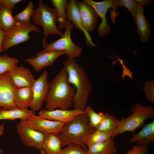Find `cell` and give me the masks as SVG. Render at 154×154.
<instances>
[{"label":"cell","instance_id":"obj_14","mask_svg":"<svg viewBox=\"0 0 154 154\" xmlns=\"http://www.w3.org/2000/svg\"><path fill=\"white\" fill-rule=\"evenodd\" d=\"M84 113V110L74 108L72 110L44 109L39 112L38 115L50 120L65 124L73 120L78 115Z\"/></svg>","mask_w":154,"mask_h":154},{"label":"cell","instance_id":"obj_39","mask_svg":"<svg viewBox=\"0 0 154 154\" xmlns=\"http://www.w3.org/2000/svg\"><path fill=\"white\" fill-rule=\"evenodd\" d=\"M40 154H46L44 150L43 149L40 150Z\"/></svg>","mask_w":154,"mask_h":154},{"label":"cell","instance_id":"obj_26","mask_svg":"<svg viewBox=\"0 0 154 154\" xmlns=\"http://www.w3.org/2000/svg\"><path fill=\"white\" fill-rule=\"evenodd\" d=\"M113 131H106L95 129L87 139L86 144L88 146L102 143L112 138Z\"/></svg>","mask_w":154,"mask_h":154},{"label":"cell","instance_id":"obj_3","mask_svg":"<svg viewBox=\"0 0 154 154\" xmlns=\"http://www.w3.org/2000/svg\"><path fill=\"white\" fill-rule=\"evenodd\" d=\"M88 122V117L84 113L78 115L73 120L65 123L62 132L58 134L62 147L70 144H76L87 151L86 140L95 129L90 127Z\"/></svg>","mask_w":154,"mask_h":154},{"label":"cell","instance_id":"obj_34","mask_svg":"<svg viewBox=\"0 0 154 154\" xmlns=\"http://www.w3.org/2000/svg\"><path fill=\"white\" fill-rule=\"evenodd\" d=\"M148 145H135L128 150L125 154H147Z\"/></svg>","mask_w":154,"mask_h":154},{"label":"cell","instance_id":"obj_27","mask_svg":"<svg viewBox=\"0 0 154 154\" xmlns=\"http://www.w3.org/2000/svg\"><path fill=\"white\" fill-rule=\"evenodd\" d=\"M119 121L115 116L106 113L100 124L96 129L103 131H113L117 127Z\"/></svg>","mask_w":154,"mask_h":154},{"label":"cell","instance_id":"obj_13","mask_svg":"<svg viewBox=\"0 0 154 154\" xmlns=\"http://www.w3.org/2000/svg\"><path fill=\"white\" fill-rule=\"evenodd\" d=\"M66 54L64 52L51 50L39 52L35 56L24 60L31 65L36 72L52 66L56 59L60 56Z\"/></svg>","mask_w":154,"mask_h":154},{"label":"cell","instance_id":"obj_23","mask_svg":"<svg viewBox=\"0 0 154 154\" xmlns=\"http://www.w3.org/2000/svg\"><path fill=\"white\" fill-rule=\"evenodd\" d=\"M62 144L58 134H46L43 144V149L46 154H58L62 149Z\"/></svg>","mask_w":154,"mask_h":154},{"label":"cell","instance_id":"obj_9","mask_svg":"<svg viewBox=\"0 0 154 154\" xmlns=\"http://www.w3.org/2000/svg\"><path fill=\"white\" fill-rule=\"evenodd\" d=\"M16 130L21 141L25 145L40 150L43 149L46 135L33 128L27 119L21 120L17 125Z\"/></svg>","mask_w":154,"mask_h":154},{"label":"cell","instance_id":"obj_36","mask_svg":"<svg viewBox=\"0 0 154 154\" xmlns=\"http://www.w3.org/2000/svg\"><path fill=\"white\" fill-rule=\"evenodd\" d=\"M5 32V31L0 27V54L3 51L2 45Z\"/></svg>","mask_w":154,"mask_h":154},{"label":"cell","instance_id":"obj_42","mask_svg":"<svg viewBox=\"0 0 154 154\" xmlns=\"http://www.w3.org/2000/svg\"><path fill=\"white\" fill-rule=\"evenodd\" d=\"M1 108H0V110H1Z\"/></svg>","mask_w":154,"mask_h":154},{"label":"cell","instance_id":"obj_18","mask_svg":"<svg viewBox=\"0 0 154 154\" xmlns=\"http://www.w3.org/2000/svg\"><path fill=\"white\" fill-rule=\"evenodd\" d=\"M136 2L138 6L135 20L137 32L140 36L141 41L146 42L149 37L150 28L144 15V5L140 3Z\"/></svg>","mask_w":154,"mask_h":154},{"label":"cell","instance_id":"obj_15","mask_svg":"<svg viewBox=\"0 0 154 154\" xmlns=\"http://www.w3.org/2000/svg\"><path fill=\"white\" fill-rule=\"evenodd\" d=\"M75 0H70L68 2L66 13L68 21L72 22L74 25L78 29L81 31L86 38V43L88 46H94L95 45L88 32L85 29Z\"/></svg>","mask_w":154,"mask_h":154},{"label":"cell","instance_id":"obj_6","mask_svg":"<svg viewBox=\"0 0 154 154\" xmlns=\"http://www.w3.org/2000/svg\"><path fill=\"white\" fill-rule=\"evenodd\" d=\"M31 31L41 33L37 25L30 23L16 22L12 28L5 32L2 45L3 51L29 40V33Z\"/></svg>","mask_w":154,"mask_h":154},{"label":"cell","instance_id":"obj_16","mask_svg":"<svg viewBox=\"0 0 154 154\" xmlns=\"http://www.w3.org/2000/svg\"><path fill=\"white\" fill-rule=\"evenodd\" d=\"M16 88L32 87L35 79L30 70L23 66H16L9 72Z\"/></svg>","mask_w":154,"mask_h":154},{"label":"cell","instance_id":"obj_4","mask_svg":"<svg viewBox=\"0 0 154 154\" xmlns=\"http://www.w3.org/2000/svg\"><path fill=\"white\" fill-rule=\"evenodd\" d=\"M32 19L33 24L43 28L44 35L42 43L43 48L48 44L46 40L49 35L56 34L61 36L63 34L56 25L58 18L55 9L46 5L42 0L39 1L37 7L34 9Z\"/></svg>","mask_w":154,"mask_h":154},{"label":"cell","instance_id":"obj_21","mask_svg":"<svg viewBox=\"0 0 154 154\" xmlns=\"http://www.w3.org/2000/svg\"><path fill=\"white\" fill-rule=\"evenodd\" d=\"M35 112L31 110L22 109L17 108L7 110L1 108L0 110V120H13L17 119H28Z\"/></svg>","mask_w":154,"mask_h":154},{"label":"cell","instance_id":"obj_2","mask_svg":"<svg viewBox=\"0 0 154 154\" xmlns=\"http://www.w3.org/2000/svg\"><path fill=\"white\" fill-rule=\"evenodd\" d=\"M76 93L75 88L69 83L67 74L62 68L50 82L45 100L46 109L68 110L73 104Z\"/></svg>","mask_w":154,"mask_h":154},{"label":"cell","instance_id":"obj_35","mask_svg":"<svg viewBox=\"0 0 154 154\" xmlns=\"http://www.w3.org/2000/svg\"><path fill=\"white\" fill-rule=\"evenodd\" d=\"M22 1L21 0H0V2L13 10L14 8L15 5Z\"/></svg>","mask_w":154,"mask_h":154},{"label":"cell","instance_id":"obj_33","mask_svg":"<svg viewBox=\"0 0 154 154\" xmlns=\"http://www.w3.org/2000/svg\"><path fill=\"white\" fill-rule=\"evenodd\" d=\"M143 89L147 99L151 102L154 103L153 80L146 82Z\"/></svg>","mask_w":154,"mask_h":154},{"label":"cell","instance_id":"obj_29","mask_svg":"<svg viewBox=\"0 0 154 154\" xmlns=\"http://www.w3.org/2000/svg\"><path fill=\"white\" fill-rule=\"evenodd\" d=\"M18 59L9 56L7 53L0 56V75L9 72L17 66Z\"/></svg>","mask_w":154,"mask_h":154},{"label":"cell","instance_id":"obj_11","mask_svg":"<svg viewBox=\"0 0 154 154\" xmlns=\"http://www.w3.org/2000/svg\"><path fill=\"white\" fill-rule=\"evenodd\" d=\"M15 88L9 72L0 75V108L7 110L17 108L14 97Z\"/></svg>","mask_w":154,"mask_h":154},{"label":"cell","instance_id":"obj_19","mask_svg":"<svg viewBox=\"0 0 154 154\" xmlns=\"http://www.w3.org/2000/svg\"><path fill=\"white\" fill-rule=\"evenodd\" d=\"M130 142L139 145H148L154 142V120L144 125L138 133H133Z\"/></svg>","mask_w":154,"mask_h":154},{"label":"cell","instance_id":"obj_20","mask_svg":"<svg viewBox=\"0 0 154 154\" xmlns=\"http://www.w3.org/2000/svg\"><path fill=\"white\" fill-rule=\"evenodd\" d=\"M14 97L17 108L22 109H28L33 99L32 87L16 88L14 91Z\"/></svg>","mask_w":154,"mask_h":154},{"label":"cell","instance_id":"obj_10","mask_svg":"<svg viewBox=\"0 0 154 154\" xmlns=\"http://www.w3.org/2000/svg\"><path fill=\"white\" fill-rule=\"evenodd\" d=\"M48 77L47 72L44 71L40 76L35 79L32 86L33 97L29 107L34 112L41 108L47 95L50 85Z\"/></svg>","mask_w":154,"mask_h":154},{"label":"cell","instance_id":"obj_25","mask_svg":"<svg viewBox=\"0 0 154 154\" xmlns=\"http://www.w3.org/2000/svg\"><path fill=\"white\" fill-rule=\"evenodd\" d=\"M13 10L2 4L0 6V27L5 31L10 29L16 22L12 15Z\"/></svg>","mask_w":154,"mask_h":154},{"label":"cell","instance_id":"obj_5","mask_svg":"<svg viewBox=\"0 0 154 154\" xmlns=\"http://www.w3.org/2000/svg\"><path fill=\"white\" fill-rule=\"evenodd\" d=\"M131 110L132 112L131 115L119 120L117 127L113 131L112 138L127 131L134 133L137 129L144 125L147 119L154 117V110L151 106H146L136 103Z\"/></svg>","mask_w":154,"mask_h":154},{"label":"cell","instance_id":"obj_8","mask_svg":"<svg viewBox=\"0 0 154 154\" xmlns=\"http://www.w3.org/2000/svg\"><path fill=\"white\" fill-rule=\"evenodd\" d=\"M74 25L72 23L68 21L65 31L60 38L52 42L40 52L54 50L64 52L68 58L73 59L80 56L82 52L81 48L76 45L72 41L71 34Z\"/></svg>","mask_w":154,"mask_h":154},{"label":"cell","instance_id":"obj_38","mask_svg":"<svg viewBox=\"0 0 154 154\" xmlns=\"http://www.w3.org/2000/svg\"><path fill=\"white\" fill-rule=\"evenodd\" d=\"M4 127L3 124L0 125V137L3 133L4 132Z\"/></svg>","mask_w":154,"mask_h":154},{"label":"cell","instance_id":"obj_32","mask_svg":"<svg viewBox=\"0 0 154 154\" xmlns=\"http://www.w3.org/2000/svg\"><path fill=\"white\" fill-rule=\"evenodd\" d=\"M118 6L126 8L132 15L133 19L135 20L137 9L138 4L134 0H118Z\"/></svg>","mask_w":154,"mask_h":154},{"label":"cell","instance_id":"obj_40","mask_svg":"<svg viewBox=\"0 0 154 154\" xmlns=\"http://www.w3.org/2000/svg\"><path fill=\"white\" fill-rule=\"evenodd\" d=\"M2 149L0 147V154H2Z\"/></svg>","mask_w":154,"mask_h":154},{"label":"cell","instance_id":"obj_12","mask_svg":"<svg viewBox=\"0 0 154 154\" xmlns=\"http://www.w3.org/2000/svg\"><path fill=\"white\" fill-rule=\"evenodd\" d=\"M30 125L33 129L46 135L59 134L62 131L64 124L50 120L35 114L27 119Z\"/></svg>","mask_w":154,"mask_h":154},{"label":"cell","instance_id":"obj_1","mask_svg":"<svg viewBox=\"0 0 154 154\" xmlns=\"http://www.w3.org/2000/svg\"><path fill=\"white\" fill-rule=\"evenodd\" d=\"M69 83L76 89L73 104L74 109L84 110L87 106L92 85L83 68L74 59L68 58L63 63Z\"/></svg>","mask_w":154,"mask_h":154},{"label":"cell","instance_id":"obj_31","mask_svg":"<svg viewBox=\"0 0 154 154\" xmlns=\"http://www.w3.org/2000/svg\"><path fill=\"white\" fill-rule=\"evenodd\" d=\"M58 154H88V153L80 146L72 144L62 149Z\"/></svg>","mask_w":154,"mask_h":154},{"label":"cell","instance_id":"obj_17","mask_svg":"<svg viewBox=\"0 0 154 154\" xmlns=\"http://www.w3.org/2000/svg\"><path fill=\"white\" fill-rule=\"evenodd\" d=\"M76 5L85 30L90 32L94 30L98 17L93 8L83 1L76 2Z\"/></svg>","mask_w":154,"mask_h":154},{"label":"cell","instance_id":"obj_41","mask_svg":"<svg viewBox=\"0 0 154 154\" xmlns=\"http://www.w3.org/2000/svg\"><path fill=\"white\" fill-rule=\"evenodd\" d=\"M2 4L1 2H0V6Z\"/></svg>","mask_w":154,"mask_h":154},{"label":"cell","instance_id":"obj_28","mask_svg":"<svg viewBox=\"0 0 154 154\" xmlns=\"http://www.w3.org/2000/svg\"><path fill=\"white\" fill-rule=\"evenodd\" d=\"M84 111L88 118V124L89 126L96 129L102 121L104 114L102 112H96L89 106H87Z\"/></svg>","mask_w":154,"mask_h":154},{"label":"cell","instance_id":"obj_24","mask_svg":"<svg viewBox=\"0 0 154 154\" xmlns=\"http://www.w3.org/2000/svg\"><path fill=\"white\" fill-rule=\"evenodd\" d=\"M52 5L56 12L58 25V28L61 30L65 29L68 22L66 10L68 1L67 0H51Z\"/></svg>","mask_w":154,"mask_h":154},{"label":"cell","instance_id":"obj_30","mask_svg":"<svg viewBox=\"0 0 154 154\" xmlns=\"http://www.w3.org/2000/svg\"><path fill=\"white\" fill-rule=\"evenodd\" d=\"M34 5L32 1L29 2L21 12L13 16L16 22L30 23L31 17L34 11Z\"/></svg>","mask_w":154,"mask_h":154},{"label":"cell","instance_id":"obj_7","mask_svg":"<svg viewBox=\"0 0 154 154\" xmlns=\"http://www.w3.org/2000/svg\"><path fill=\"white\" fill-rule=\"evenodd\" d=\"M83 1L90 5L101 19V22L98 25V35L101 37L106 35L111 30L106 17L107 11L109 8H112L111 19L113 23L115 24V18L118 13L117 12V8L118 6V0H106L100 2H96L92 0H84Z\"/></svg>","mask_w":154,"mask_h":154},{"label":"cell","instance_id":"obj_22","mask_svg":"<svg viewBox=\"0 0 154 154\" xmlns=\"http://www.w3.org/2000/svg\"><path fill=\"white\" fill-rule=\"evenodd\" d=\"M88 154H115L116 147L114 141L111 138L104 142L87 146Z\"/></svg>","mask_w":154,"mask_h":154},{"label":"cell","instance_id":"obj_37","mask_svg":"<svg viewBox=\"0 0 154 154\" xmlns=\"http://www.w3.org/2000/svg\"><path fill=\"white\" fill-rule=\"evenodd\" d=\"M136 2L140 3L143 4L144 6L145 5H147L149 4L150 3V2L149 0H135Z\"/></svg>","mask_w":154,"mask_h":154}]
</instances>
